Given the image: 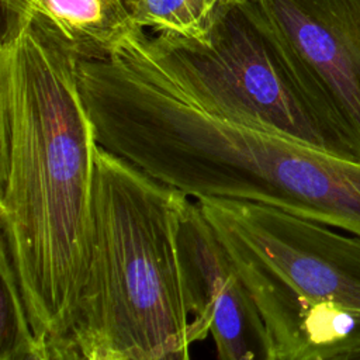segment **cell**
Masks as SVG:
<instances>
[{"instance_id":"6da1fadb","label":"cell","mask_w":360,"mask_h":360,"mask_svg":"<svg viewBox=\"0 0 360 360\" xmlns=\"http://www.w3.org/2000/svg\"><path fill=\"white\" fill-rule=\"evenodd\" d=\"M77 53L38 24L0 42V243L37 335L73 326L98 146Z\"/></svg>"},{"instance_id":"7a4b0ae2","label":"cell","mask_w":360,"mask_h":360,"mask_svg":"<svg viewBox=\"0 0 360 360\" xmlns=\"http://www.w3.org/2000/svg\"><path fill=\"white\" fill-rule=\"evenodd\" d=\"M187 200L97 146L90 257L70 329L86 360H193L179 240Z\"/></svg>"},{"instance_id":"3957f363","label":"cell","mask_w":360,"mask_h":360,"mask_svg":"<svg viewBox=\"0 0 360 360\" xmlns=\"http://www.w3.org/2000/svg\"><path fill=\"white\" fill-rule=\"evenodd\" d=\"M142 42L163 70L208 111L359 162L350 141L288 68L249 0L228 6L205 39L143 31Z\"/></svg>"},{"instance_id":"277c9868","label":"cell","mask_w":360,"mask_h":360,"mask_svg":"<svg viewBox=\"0 0 360 360\" xmlns=\"http://www.w3.org/2000/svg\"><path fill=\"white\" fill-rule=\"evenodd\" d=\"M195 202L253 298L330 302L360 315V236L256 202Z\"/></svg>"},{"instance_id":"5b68a950","label":"cell","mask_w":360,"mask_h":360,"mask_svg":"<svg viewBox=\"0 0 360 360\" xmlns=\"http://www.w3.org/2000/svg\"><path fill=\"white\" fill-rule=\"evenodd\" d=\"M316 105L340 128L360 163V0H249Z\"/></svg>"},{"instance_id":"8992f818","label":"cell","mask_w":360,"mask_h":360,"mask_svg":"<svg viewBox=\"0 0 360 360\" xmlns=\"http://www.w3.org/2000/svg\"><path fill=\"white\" fill-rule=\"evenodd\" d=\"M191 343L212 336L218 360H276L274 347L248 287L200 207L186 201L180 221Z\"/></svg>"},{"instance_id":"52a82bcc","label":"cell","mask_w":360,"mask_h":360,"mask_svg":"<svg viewBox=\"0 0 360 360\" xmlns=\"http://www.w3.org/2000/svg\"><path fill=\"white\" fill-rule=\"evenodd\" d=\"M1 39L38 24L68 44L80 60L111 56L141 31L124 0H0Z\"/></svg>"},{"instance_id":"ba28073f","label":"cell","mask_w":360,"mask_h":360,"mask_svg":"<svg viewBox=\"0 0 360 360\" xmlns=\"http://www.w3.org/2000/svg\"><path fill=\"white\" fill-rule=\"evenodd\" d=\"M238 0H124L136 28L205 39L222 11Z\"/></svg>"},{"instance_id":"9c48e42d","label":"cell","mask_w":360,"mask_h":360,"mask_svg":"<svg viewBox=\"0 0 360 360\" xmlns=\"http://www.w3.org/2000/svg\"><path fill=\"white\" fill-rule=\"evenodd\" d=\"M35 336L15 271L0 243V360L10 359Z\"/></svg>"},{"instance_id":"30bf717a","label":"cell","mask_w":360,"mask_h":360,"mask_svg":"<svg viewBox=\"0 0 360 360\" xmlns=\"http://www.w3.org/2000/svg\"><path fill=\"white\" fill-rule=\"evenodd\" d=\"M322 360H360V332Z\"/></svg>"}]
</instances>
